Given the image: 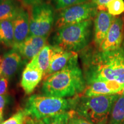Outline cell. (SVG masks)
<instances>
[{"label":"cell","mask_w":124,"mask_h":124,"mask_svg":"<svg viewBox=\"0 0 124 124\" xmlns=\"http://www.w3.org/2000/svg\"><path fill=\"white\" fill-rule=\"evenodd\" d=\"M83 59L88 85L95 81H114L124 86V46L114 51L93 52Z\"/></svg>","instance_id":"cell-1"},{"label":"cell","mask_w":124,"mask_h":124,"mask_svg":"<svg viewBox=\"0 0 124 124\" xmlns=\"http://www.w3.org/2000/svg\"><path fill=\"white\" fill-rule=\"evenodd\" d=\"M78 59V57L74 59L64 69L44 79L41 87L43 94L66 98L84 92L86 80Z\"/></svg>","instance_id":"cell-2"},{"label":"cell","mask_w":124,"mask_h":124,"mask_svg":"<svg viewBox=\"0 0 124 124\" xmlns=\"http://www.w3.org/2000/svg\"><path fill=\"white\" fill-rule=\"evenodd\" d=\"M120 94L74 98L73 109L94 124H104Z\"/></svg>","instance_id":"cell-3"},{"label":"cell","mask_w":124,"mask_h":124,"mask_svg":"<svg viewBox=\"0 0 124 124\" xmlns=\"http://www.w3.org/2000/svg\"><path fill=\"white\" fill-rule=\"evenodd\" d=\"M93 19L70 25L58 29L52 41L55 47L77 52L89 44L92 33Z\"/></svg>","instance_id":"cell-4"},{"label":"cell","mask_w":124,"mask_h":124,"mask_svg":"<svg viewBox=\"0 0 124 124\" xmlns=\"http://www.w3.org/2000/svg\"><path fill=\"white\" fill-rule=\"evenodd\" d=\"M74 104V98L34 94L28 99L24 110L29 117L41 120L72 110Z\"/></svg>","instance_id":"cell-5"},{"label":"cell","mask_w":124,"mask_h":124,"mask_svg":"<svg viewBox=\"0 0 124 124\" xmlns=\"http://www.w3.org/2000/svg\"><path fill=\"white\" fill-rule=\"evenodd\" d=\"M29 8V35L46 37L54 24L53 8L46 3Z\"/></svg>","instance_id":"cell-6"},{"label":"cell","mask_w":124,"mask_h":124,"mask_svg":"<svg viewBox=\"0 0 124 124\" xmlns=\"http://www.w3.org/2000/svg\"><path fill=\"white\" fill-rule=\"evenodd\" d=\"M98 12L97 7L91 1L62 9L55 23L56 28L75 24L93 19Z\"/></svg>","instance_id":"cell-7"},{"label":"cell","mask_w":124,"mask_h":124,"mask_svg":"<svg viewBox=\"0 0 124 124\" xmlns=\"http://www.w3.org/2000/svg\"><path fill=\"white\" fill-rule=\"evenodd\" d=\"M124 38V20L115 17L103 41L99 47L102 52L116 50L122 46Z\"/></svg>","instance_id":"cell-8"},{"label":"cell","mask_w":124,"mask_h":124,"mask_svg":"<svg viewBox=\"0 0 124 124\" xmlns=\"http://www.w3.org/2000/svg\"><path fill=\"white\" fill-rule=\"evenodd\" d=\"M46 37L29 36L23 42L14 46L16 51L26 60H32L46 46Z\"/></svg>","instance_id":"cell-9"},{"label":"cell","mask_w":124,"mask_h":124,"mask_svg":"<svg viewBox=\"0 0 124 124\" xmlns=\"http://www.w3.org/2000/svg\"><path fill=\"white\" fill-rule=\"evenodd\" d=\"M53 47L54 51L50 65L44 74L43 77L44 79L49 75L64 69L74 59L78 56L77 52L64 51L54 46Z\"/></svg>","instance_id":"cell-10"},{"label":"cell","mask_w":124,"mask_h":124,"mask_svg":"<svg viewBox=\"0 0 124 124\" xmlns=\"http://www.w3.org/2000/svg\"><path fill=\"white\" fill-rule=\"evenodd\" d=\"M27 8L24 4L16 17L12 20L15 37L14 46L23 42L29 36V13Z\"/></svg>","instance_id":"cell-11"},{"label":"cell","mask_w":124,"mask_h":124,"mask_svg":"<svg viewBox=\"0 0 124 124\" xmlns=\"http://www.w3.org/2000/svg\"><path fill=\"white\" fill-rule=\"evenodd\" d=\"M124 88V86L114 81H95L88 85L83 92V95L95 97L113 95L118 94Z\"/></svg>","instance_id":"cell-12"},{"label":"cell","mask_w":124,"mask_h":124,"mask_svg":"<svg viewBox=\"0 0 124 124\" xmlns=\"http://www.w3.org/2000/svg\"><path fill=\"white\" fill-rule=\"evenodd\" d=\"M115 17L106 11H98L95 17L94 23V41L98 47L106 38L107 34Z\"/></svg>","instance_id":"cell-13"},{"label":"cell","mask_w":124,"mask_h":124,"mask_svg":"<svg viewBox=\"0 0 124 124\" xmlns=\"http://www.w3.org/2000/svg\"><path fill=\"white\" fill-rule=\"evenodd\" d=\"M43 78V72L40 70L27 64L23 71L21 86L27 95L32 94Z\"/></svg>","instance_id":"cell-14"},{"label":"cell","mask_w":124,"mask_h":124,"mask_svg":"<svg viewBox=\"0 0 124 124\" xmlns=\"http://www.w3.org/2000/svg\"><path fill=\"white\" fill-rule=\"evenodd\" d=\"M21 62V56L16 51L12 50L8 52L3 57L1 64L2 76L11 78L17 72Z\"/></svg>","instance_id":"cell-15"},{"label":"cell","mask_w":124,"mask_h":124,"mask_svg":"<svg viewBox=\"0 0 124 124\" xmlns=\"http://www.w3.org/2000/svg\"><path fill=\"white\" fill-rule=\"evenodd\" d=\"M54 51L53 46L46 45L27 65L36 68L43 72V77L50 65L51 58Z\"/></svg>","instance_id":"cell-16"},{"label":"cell","mask_w":124,"mask_h":124,"mask_svg":"<svg viewBox=\"0 0 124 124\" xmlns=\"http://www.w3.org/2000/svg\"><path fill=\"white\" fill-rule=\"evenodd\" d=\"M23 6L21 0H4L0 4V21H12Z\"/></svg>","instance_id":"cell-17"},{"label":"cell","mask_w":124,"mask_h":124,"mask_svg":"<svg viewBox=\"0 0 124 124\" xmlns=\"http://www.w3.org/2000/svg\"><path fill=\"white\" fill-rule=\"evenodd\" d=\"M0 44L5 47H13L15 37L12 21L5 20L0 21Z\"/></svg>","instance_id":"cell-18"},{"label":"cell","mask_w":124,"mask_h":124,"mask_svg":"<svg viewBox=\"0 0 124 124\" xmlns=\"http://www.w3.org/2000/svg\"><path fill=\"white\" fill-rule=\"evenodd\" d=\"M106 124H124V95H120L114 103Z\"/></svg>","instance_id":"cell-19"},{"label":"cell","mask_w":124,"mask_h":124,"mask_svg":"<svg viewBox=\"0 0 124 124\" xmlns=\"http://www.w3.org/2000/svg\"><path fill=\"white\" fill-rule=\"evenodd\" d=\"M28 116L24 109H20L13 116L0 124H25Z\"/></svg>","instance_id":"cell-20"},{"label":"cell","mask_w":124,"mask_h":124,"mask_svg":"<svg viewBox=\"0 0 124 124\" xmlns=\"http://www.w3.org/2000/svg\"><path fill=\"white\" fill-rule=\"evenodd\" d=\"M108 13L113 16L120 15L124 12L123 0H111L107 4Z\"/></svg>","instance_id":"cell-21"},{"label":"cell","mask_w":124,"mask_h":124,"mask_svg":"<svg viewBox=\"0 0 124 124\" xmlns=\"http://www.w3.org/2000/svg\"><path fill=\"white\" fill-rule=\"evenodd\" d=\"M66 124H94L78 114L74 110L68 111Z\"/></svg>","instance_id":"cell-22"},{"label":"cell","mask_w":124,"mask_h":124,"mask_svg":"<svg viewBox=\"0 0 124 124\" xmlns=\"http://www.w3.org/2000/svg\"><path fill=\"white\" fill-rule=\"evenodd\" d=\"M68 117V111L62 114L51 116L41 121L43 124H66Z\"/></svg>","instance_id":"cell-23"},{"label":"cell","mask_w":124,"mask_h":124,"mask_svg":"<svg viewBox=\"0 0 124 124\" xmlns=\"http://www.w3.org/2000/svg\"><path fill=\"white\" fill-rule=\"evenodd\" d=\"M90 0H54L55 8L59 10L88 2Z\"/></svg>","instance_id":"cell-24"},{"label":"cell","mask_w":124,"mask_h":124,"mask_svg":"<svg viewBox=\"0 0 124 124\" xmlns=\"http://www.w3.org/2000/svg\"><path fill=\"white\" fill-rule=\"evenodd\" d=\"M8 79L1 75L0 77V95H6L8 88Z\"/></svg>","instance_id":"cell-25"},{"label":"cell","mask_w":124,"mask_h":124,"mask_svg":"<svg viewBox=\"0 0 124 124\" xmlns=\"http://www.w3.org/2000/svg\"><path fill=\"white\" fill-rule=\"evenodd\" d=\"M111 0H91V2L97 7L98 11H106L107 4Z\"/></svg>","instance_id":"cell-26"},{"label":"cell","mask_w":124,"mask_h":124,"mask_svg":"<svg viewBox=\"0 0 124 124\" xmlns=\"http://www.w3.org/2000/svg\"><path fill=\"white\" fill-rule=\"evenodd\" d=\"M23 4L27 7H32L33 6L41 4L43 0H21Z\"/></svg>","instance_id":"cell-27"},{"label":"cell","mask_w":124,"mask_h":124,"mask_svg":"<svg viewBox=\"0 0 124 124\" xmlns=\"http://www.w3.org/2000/svg\"><path fill=\"white\" fill-rule=\"evenodd\" d=\"M7 98L6 95H0V111H3L7 103Z\"/></svg>","instance_id":"cell-28"},{"label":"cell","mask_w":124,"mask_h":124,"mask_svg":"<svg viewBox=\"0 0 124 124\" xmlns=\"http://www.w3.org/2000/svg\"><path fill=\"white\" fill-rule=\"evenodd\" d=\"M25 124H43L41 123V121L36 120V119L33 118L31 117L28 116L26 121Z\"/></svg>","instance_id":"cell-29"},{"label":"cell","mask_w":124,"mask_h":124,"mask_svg":"<svg viewBox=\"0 0 124 124\" xmlns=\"http://www.w3.org/2000/svg\"><path fill=\"white\" fill-rule=\"evenodd\" d=\"M3 120V111H0V124L2 122Z\"/></svg>","instance_id":"cell-30"},{"label":"cell","mask_w":124,"mask_h":124,"mask_svg":"<svg viewBox=\"0 0 124 124\" xmlns=\"http://www.w3.org/2000/svg\"><path fill=\"white\" fill-rule=\"evenodd\" d=\"M118 94H120V95H124V88L122 89V90L121 91L120 93H118Z\"/></svg>","instance_id":"cell-31"},{"label":"cell","mask_w":124,"mask_h":124,"mask_svg":"<svg viewBox=\"0 0 124 124\" xmlns=\"http://www.w3.org/2000/svg\"><path fill=\"white\" fill-rule=\"evenodd\" d=\"M2 60H3V58L1 56H0V65H1V63H2Z\"/></svg>","instance_id":"cell-32"},{"label":"cell","mask_w":124,"mask_h":124,"mask_svg":"<svg viewBox=\"0 0 124 124\" xmlns=\"http://www.w3.org/2000/svg\"><path fill=\"white\" fill-rule=\"evenodd\" d=\"M4 1V0H0V4H1V3H2Z\"/></svg>","instance_id":"cell-33"}]
</instances>
